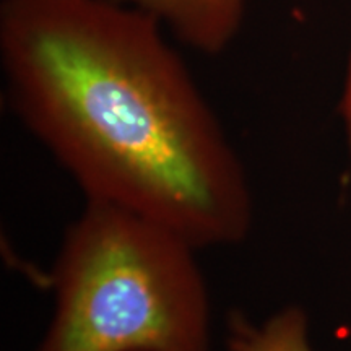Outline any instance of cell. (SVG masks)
I'll return each instance as SVG.
<instances>
[{
    "instance_id": "6da1fadb",
    "label": "cell",
    "mask_w": 351,
    "mask_h": 351,
    "mask_svg": "<svg viewBox=\"0 0 351 351\" xmlns=\"http://www.w3.org/2000/svg\"><path fill=\"white\" fill-rule=\"evenodd\" d=\"M0 62L12 109L85 200L199 249L249 238L247 171L156 19L114 0H3Z\"/></svg>"
},
{
    "instance_id": "7a4b0ae2",
    "label": "cell",
    "mask_w": 351,
    "mask_h": 351,
    "mask_svg": "<svg viewBox=\"0 0 351 351\" xmlns=\"http://www.w3.org/2000/svg\"><path fill=\"white\" fill-rule=\"evenodd\" d=\"M199 251L143 215L85 200L57 252L36 351H210Z\"/></svg>"
},
{
    "instance_id": "3957f363",
    "label": "cell",
    "mask_w": 351,
    "mask_h": 351,
    "mask_svg": "<svg viewBox=\"0 0 351 351\" xmlns=\"http://www.w3.org/2000/svg\"><path fill=\"white\" fill-rule=\"evenodd\" d=\"M168 26L182 44L218 56L238 36L247 0H114Z\"/></svg>"
},
{
    "instance_id": "277c9868",
    "label": "cell",
    "mask_w": 351,
    "mask_h": 351,
    "mask_svg": "<svg viewBox=\"0 0 351 351\" xmlns=\"http://www.w3.org/2000/svg\"><path fill=\"white\" fill-rule=\"evenodd\" d=\"M228 351H314L309 317L301 307L287 306L267 319L252 320L243 311L228 315Z\"/></svg>"
}]
</instances>
